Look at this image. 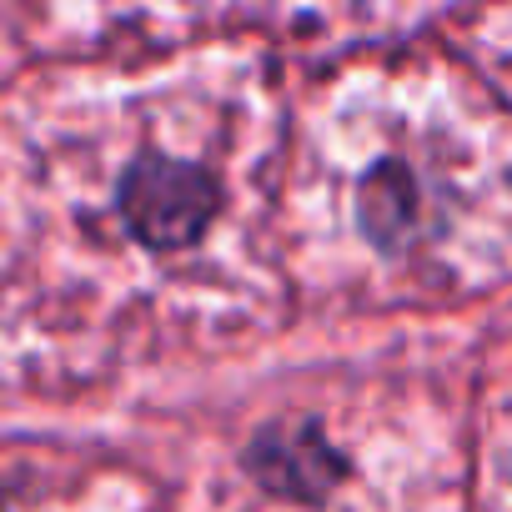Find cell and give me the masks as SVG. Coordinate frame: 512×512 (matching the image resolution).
<instances>
[{
	"instance_id": "cell-1",
	"label": "cell",
	"mask_w": 512,
	"mask_h": 512,
	"mask_svg": "<svg viewBox=\"0 0 512 512\" xmlns=\"http://www.w3.org/2000/svg\"><path fill=\"white\" fill-rule=\"evenodd\" d=\"M226 211V181L206 156L176 146H136L111 181V216L131 251L166 262L211 241Z\"/></svg>"
}]
</instances>
